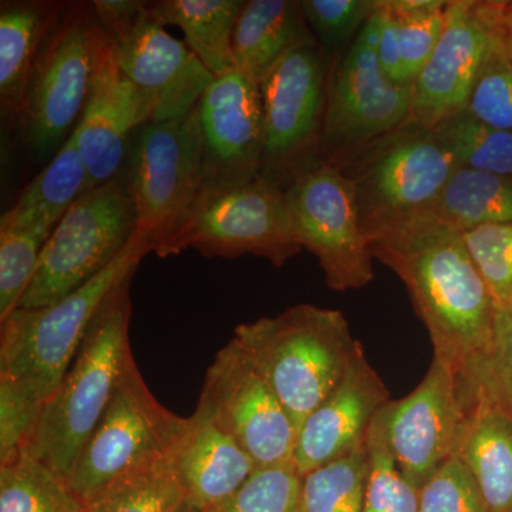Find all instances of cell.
<instances>
[{"label": "cell", "instance_id": "obj_1", "mask_svg": "<svg viewBox=\"0 0 512 512\" xmlns=\"http://www.w3.org/2000/svg\"><path fill=\"white\" fill-rule=\"evenodd\" d=\"M372 254L406 286L433 360L460 386L476 382L491 365L497 306L463 232L427 214L373 239Z\"/></svg>", "mask_w": 512, "mask_h": 512}, {"label": "cell", "instance_id": "obj_2", "mask_svg": "<svg viewBox=\"0 0 512 512\" xmlns=\"http://www.w3.org/2000/svg\"><path fill=\"white\" fill-rule=\"evenodd\" d=\"M231 340L274 390L298 431L338 386L362 345L342 312L311 303L241 323Z\"/></svg>", "mask_w": 512, "mask_h": 512}, {"label": "cell", "instance_id": "obj_3", "mask_svg": "<svg viewBox=\"0 0 512 512\" xmlns=\"http://www.w3.org/2000/svg\"><path fill=\"white\" fill-rule=\"evenodd\" d=\"M133 276L101 306L79 352L47 399L23 456L67 480L74 463L106 412L128 360Z\"/></svg>", "mask_w": 512, "mask_h": 512}, {"label": "cell", "instance_id": "obj_4", "mask_svg": "<svg viewBox=\"0 0 512 512\" xmlns=\"http://www.w3.org/2000/svg\"><path fill=\"white\" fill-rule=\"evenodd\" d=\"M110 46L92 2L64 5L13 119L20 141L40 163H50L72 137Z\"/></svg>", "mask_w": 512, "mask_h": 512}, {"label": "cell", "instance_id": "obj_5", "mask_svg": "<svg viewBox=\"0 0 512 512\" xmlns=\"http://www.w3.org/2000/svg\"><path fill=\"white\" fill-rule=\"evenodd\" d=\"M146 245L134 235L119 258L62 301L16 309L0 322V377L42 404L55 393L111 293L134 276Z\"/></svg>", "mask_w": 512, "mask_h": 512}, {"label": "cell", "instance_id": "obj_6", "mask_svg": "<svg viewBox=\"0 0 512 512\" xmlns=\"http://www.w3.org/2000/svg\"><path fill=\"white\" fill-rule=\"evenodd\" d=\"M124 173L136 205V237L158 258L173 256L175 241L202 197L198 106L183 119L150 121L138 128Z\"/></svg>", "mask_w": 512, "mask_h": 512}, {"label": "cell", "instance_id": "obj_7", "mask_svg": "<svg viewBox=\"0 0 512 512\" xmlns=\"http://www.w3.org/2000/svg\"><path fill=\"white\" fill-rule=\"evenodd\" d=\"M338 168L352 181L360 222L373 241L431 214L457 165L431 128L409 120Z\"/></svg>", "mask_w": 512, "mask_h": 512}, {"label": "cell", "instance_id": "obj_8", "mask_svg": "<svg viewBox=\"0 0 512 512\" xmlns=\"http://www.w3.org/2000/svg\"><path fill=\"white\" fill-rule=\"evenodd\" d=\"M137 211L126 173L84 192L47 239L18 309L62 301L113 264L136 235Z\"/></svg>", "mask_w": 512, "mask_h": 512}, {"label": "cell", "instance_id": "obj_9", "mask_svg": "<svg viewBox=\"0 0 512 512\" xmlns=\"http://www.w3.org/2000/svg\"><path fill=\"white\" fill-rule=\"evenodd\" d=\"M185 421L158 402L131 357L67 485L84 505L93 503L121 478L167 457Z\"/></svg>", "mask_w": 512, "mask_h": 512}, {"label": "cell", "instance_id": "obj_10", "mask_svg": "<svg viewBox=\"0 0 512 512\" xmlns=\"http://www.w3.org/2000/svg\"><path fill=\"white\" fill-rule=\"evenodd\" d=\"M376 9L350 43L345 55L329 67L320 160L345 163L410 120L413 86L394 83L377 56Z\"/></svg>", "mask_w": 512, "mask_h": 512}, {"label": "cell", "instance_id": "obj_11", "mask_svg": "<svg viewBox=\"0 0 512 512\" xmlns=\"http://www.w3.org/2000/svg\"><path fill=\"white\" fill-rule=\"evenodd\" d=\"M329 64L319 45L296 47L259 82L264 107L262 177L286 190L322 163Z\"/></svg>", "mask_w": 512, "mask_h": 512}, {"label": "cell", "instance_id": "obj_12", "mask_svg": "<svg viewBox=\"0 0 512 512\" xmlns=\"http://www.w3.org/2000/svg\"><path fill=\"white\" fill-rule=\"evenodd\" d=\"M293 232L318 259L325 284L336 292L372 284V241L357 211L352 181L335 165L320 163L285 190Z\"/></svg>", "mask_w": 512, "mask_h": 512}, {"label": "cell", "instance_id": "obj_13", "mask_svg": "<svg viewBox=\"0 0 512 512\" xmlns=\"http://www.w3.org/2000/svg\"><path fill=\"white\" fill-rule=\"evenodd\" d=\"M195 249L204 258L254 255L282 268L302 251L293 232L285 191L259 175L239 187L204 195L173 255Z\"/></svg>", "mask_w": 512, "mask_h": 512}, {"label": "cell", "instance_id": "obj_14", "mask_svg": "<svg viewBox=\"0 0 512 512\" xmlns=\"http://www.w3.org/2000/svg\"><path fill=\"white\" fill-rule=\"evenodd\" d=\"M197 410L228 433L255 466H292L298 430L264 377L229 340L205 375Z\"/></svg>", "mask_w": 512, "mask_h": 512}, {"label": "cell", "instance_id": "obj_15", "mask_svg": "<svg viewBox=\"0 0 512 512\" xmlns=\"http://www.w3.org/2000/svg\"><path fill=\"white\" fill-rule=\"evenodd\" d=\"M464 420L457 377L436 360L412 393L390 400L377 416L397 467L419 491L456 456Z\"/></svg>", "mask_w": 512, "mask_h": 512}, {"label": "cell", "instance_id": "obj_16", "mask_svg": "<svg viewBox=\"0 0 512 512\" xmlns=\"http://www.w3.org/2000/svg\"><path fill=\"white\" fill-rule=\"evenodd\" d=\"M202 197L261 175L265 121L259 84L238 69L214 77L200 104ZM201 197V198H202Z\"/></svg>", "mask_w": 512, "mask_h": 512}, {"label": "cell", "instance_id": "obj_17", "mask_svg": "<svg viewBox=\"0 0 512 512\" xmlns=\"http://www.w3.org/2000/svg\"><path fill=\"white\" fill-rule=\"evenodd\" d=\"M493 0H451L433 55L413 83L410 121L433 128L467 109L485 60L500 42Z\"/></svg>", "mask_w": 512, "mask_h": 512}, {"label": "cell", "instance_id": "obj_18", "mask_svg": "<svg viewBox=\"0 0 512 512\" xmlns=\"http://www.w3.org/2000/svg\"><path fill=\"white\" fill-rule=\"evenodd\" d=\"M390 400L386 383L360 345L346 375L298 431L293 463L301 477L365 450L373 421Z\"/></svg>", "mask_w": 512, "mask_h": 512}, {"label": "cell", "instance_id": "obj_19", "mask_svg": "<svg viewBox=\"0 0 512 512\" xmlns=\"http://www.w3.org/2000/svg\"><path fill=\"white\" fill-rule=\"evenodd\" d=\"M156 100L121 72L113 43L94 79L92 92L74 136L87 173L89 190L113 180L126 165L138 128L154 121Z\"/></svg>", "mask_w": 512, "mask_h": 512}, {"label": "cell", "instance_id": "obj_20", "mask_svg": "<svg viewBox=\"0 0 512 512\" xmlns=\"http://www.w3.org/2000/svg\"><path fill=\"white\" fill-rule=\"evenodd\" d=\"M111 43L121 72L156 100L154 121L188 116L214 80L190 47L150 15Z\"/></svg>", "mask_w": 512, "mask_h": 512}, {"label": "cell", "instance_id": "obj_21", "mask_svg": "<svg viewBox=\"0 0 512 512\" xmlns=\"http://www.w3.org/2000/svg\"><path fill=\"white\" fill-rule=\"evenodd\" d=\"M460 389L466 420L456 454L473 474L488 512H512V416L491 366L476 383Z\"/></svg>", "mask_w": 512, "mask_h": 512}, {"label": "cell", "instance_id": "obj_22", "mask_svg": "<svg viewBox=\"0 0 512 512\" xmlns=\"http://www.w3.org/2000/svg\"><path fill=\"white\" fill-rule=\"evenodd\" d=\"M168 461L187 503L202 512L224 504L258 468L237 441L197 409L187 417Z\"/></svg>", "mask_w": 512, "mask_h": 512}, {"label": "cell", "instance_id": "obj_23", "mask_svg": "<svg viewBox=\"0 0 512 512\" xmlns=\"http://www.w3.org/2000/svg\"><path fill=\"white\" fill-rule=\"evenodd\" d=\"M319 45L301 2L247 0L232 33V62L259 84L279 60L299 46Z\"/></svg>", "mask_w": 512, "mask_h": 512}, {"label": "cell", "instance_id": "obj_24", "mask_svg": "<svg viewBox=\"0 0 512 512\" xmlns=\"http://www.w3.org/2000/svg\"><path fill=\"white\" fill-rule=\"evenodd\" d=\"M66 3L18 0L0 3V107L15 119L47 35Z\"/></svg>", "mask_w": 512, "mask_h": 512}, {"label": "cell", "instance_id": "obj_25", "mask_svg": "<svg viewBox=\"0 0 512 512\" xmlns=\"http://www.w3.org/2000/svg\"><path fill=\"white\" fill-rule=\"evenodd\" d=\"M86 191H89V173L73 133L55 158L30 181L15 205L3 212L0 225L32 228L50 237L69 208Z\"/></svg>", "mask_w": 512, "mask_h": 512}, {"label": "cell", "instance_id": "obj_26", "mask_svg": "<svg viewBox=\"0 0 512 512\" xmlns=\"http://www.w3.org/2000/svg\"><path fill=\"white\" fill-rule=\"evenodd\" d=\"M244 0H158L150 2L151 19L183 30L185 45L218 77L234 69L232 33Z\"/></svg>", "mask_w": 512, "mask_h": 512}, {"label": "cell", "instance_id": "obj_27", "mask_svg": "<svg viewBox=\"0 0 512 512\" xmlns=\"http://www.w3.org/2000/svg\"><path fill=\"white\" fill-rule=\"evenodd\" d=\"M431 215L461 232L512 222V177L457 167Z\"/></svg>", "mask_w": 512, "mask_h": 512}, {"label": "cell", "instance_id": "obj_28", "mask_svg": "<svg viewBox=\"0 0 512 512\" xmlns=\"http://www.w3.org/2000/svg\"><path fill=\"white\" fill-rule=\"evenodd\" d=\"M431 130L458 168L512 177V131L488 126L467 110Z\"/></svg>", "mask_w": 512, "mask_h": 512}, {"label": "cell", "instance_id": "obj_29", "mask_svg": "<svg viewBox=\"0 0 512 512\" xmlns=\"http://www.w3.org/2000/svg\"><path fill=\"white\" fill-rule=\"evenodd\" d=\"M0 512H87L64 478L28 456L0 466Z\"/></svg>", "mask_w": 512, "mask_h": 512}, {"label": "cell", "instance_id": "obj_30", "mask_svg": "<svg viewBox=\"0 0 512 512\" xmlns=\"http://www.w3.org/2000/svg\"><path fill=\"white\" fill-rule=\"evenodd\" d=\"M185 503L167 456L121 478L87 505V512H177Z\"/></svg>", "mask_w": 512, "mask_h": 512}, {"label": "cell", "instance_id": "obj_31", "mask_svg": "<svg viewBox=\"0 0 512 512\" xmlns=\"http://www.w3.org/2000/svg\"><path fill=\"white\" fill-rule=\"evenodd\" d=\"M367 474V448L305 474L303 512H363Z\"/></svg>", "mask_w": 512, "mask_h": 512}, {"label": "cell", "instance_id": "obj_32", "mask_svg": "<svg viewBox=\"0 0 512 512\" xmlns=\"http://www.w3.org/2000/svg\"><path fill=\"white\" fill-rule=\"evenodd\" d=\"M384 3L396 18L404 72L413 84L443 35L448 2L384 0Z\"/></svg>", "mask_w": 512, "mask_h": 512}, {"label": "cell", "instance_id": "obj_33", "mask_svg": "<svg viewBox=\"0 0 512 512\" xmlns=\"http://www.w3.org/2000/svg\"><path fill=\"white\" fill-rule=\"evenodd\" d=\"M366 448L369 474L363 512H419L420 491L397 467L377 417L367 436Z\"/></svg>", "mask_w": 512, "mask_h": 512}, {"label": "cell", "instance_id": "obj_34", "mask_svg": "<svg viewBox=\"0 0 512 512\" xmlns=\"http://www.w3.org/2000/svg\"><path fill=\"white\" fill-rule=\"evenodd\" d=\"M49 238L36 229L0 225V322L19 308Z\"/></svg>", "mask_w": 512, "mask_h": 512}, {"label": "cell", "instance_id": "obj_35", "mask_svg": "<svg viewBox=\"0 0 512 512\" xmlns=\"http://www.w3.org/2000/svg\"><path fill=\"white\" fill-rule=\"evenodd\" d=\"M210 512H303L301 474L295 464L256 468L237 493Z\"/></svg>", "mask_w": 512, "mask_h": 512}, {"label": "cell", "instance_id": "obj_36", "mask_svg": "<svg viewBox=\"0 0 512 512\" xmlns=\"http://www.w3.org/2000/svg\"><path fill=\"white\" fill-rule=\"evenodd\" d=\"M464 244L477 271L503 309L512 302V222L481 225L463 232Z\"/></svg>", "mask_w": 512, "mask_h": 512}, {"label": "cell", "instance_id": "obj_37", "mask_svg": "<svg viewBox=\"0 0 512 512\" xmlns=\"http://www.w3.org/2000/svg\"><path fill=\"white\" fill-rule=\"evenodd\" d=\"M466 110L488 126L512 131V56L501 40L478 73Z\"/></svg>", "mask_w": 512, "mask_h": 512}, {"label": "cell", "instance_id": "obj_38", "mask_svg": "<svg viewBox=\"0 0 512 512\" xmlns=\"http://www.w3.org/2000/svg\"><path fill=\"white\" fill-rule=\"evenodd\" d=\"M303 15L323 52L336 53L355 40L376 9V0H302Z\"/></svg>", "mask_w": 512, "mask_h": 512}, {"label": "cell", "instance_id": "obj_39", "mask_svg": "<svg viewBox=\"0 0 512 512\" xmlns=\"http://www.w3.org/2000/svg\"><path fill=\"white\" fill-rule=\"evenodd\" d=\"M419 512H488L473 474L457 454L421 488Z\"/></svg>", "mask_w": 512, "mask_h": 512}, {"label": "cell", "instance_id": "obj_40", "mask_svg": "<svg viewBox=\"0 0 512 512\" xmlns=\"http://www.w3.org/2000/svg\"><path fill=\"white\" fill-rule=\"evenodd\" d=\"M43 406L18 384L0 377V466L25 454Z\"/></svg>", "mask_w": 512, "mask_h": 512}, {"label": "cell", "instance_id": "obj_41", "mask_svg": "<svg viewBox=\"0 0 512 512\" xmlns=\"http://www.w3.org/2000/svg\"><path fill=\"white\" fill-rule=\"evenodd\" d=\"M491 369L498 393L512 416V302L497 311Z\"/></svg>", "mask_w": 512, "mask_h": 512}, {"label": "cell", "instance_id": "obj_42", "mask_svg": "<svg viewBox=\"0 0 512 512\" xmlns=\"http://www.w3.org/2000/svg\"><path fill=\"white\" fill-rule=\"evenodd\" d=\"M377 23H379V35H377V56L382 64L384 73L393 80L394 83L403 84V86H413L407 80L404 72L402 53L399 45V28H397L396 18L390 9L387 8L384 0H376Z\"/></svg>", "mask_w": 512, "mask_h": 512}, {"label": "cell", "instance_id": "obj_43", "mask_svg": "<svg viewBox=\"0 0 512 512\" xmlns=\"http://www.w3.org/2000/svg\"><path fill=\"white\" fill-rule=\"evenodd\" d=\"M93 8L97 19L111 39H116L133 29L141 20L150 15V2L138 0H94Z\"/></svg>", "mask_w": 512, "mask_h": 512}, {"label": "cell", "instance_id": "obj_44", "mask_svg": "<svg viewBox=\"0 0 512 512\" xmlns=\"http://www.w3.org/2000/svg\"><path fill=\"white\" fill-rule=\"evenodd\" d=\"M493 6L501 42L512 56V0H493Z\"/></svg>", "mask_w": 512, "mask_h": 512}, {"label": "cell", "instance_id": "obj_45", "mask_svg": "<svg viewBox=\"0 0 512 512\" xmlns=\"http://www.w3.org/2000/svg\"><path fill=\"white\" fill-rule=\"evenodd\" d=\"M177 512H202L200 508L195 507L190 503H185L183 507L180 508Z\"/></svg>", "mask_w": 512, "mask_h": 512}]
</instances>
